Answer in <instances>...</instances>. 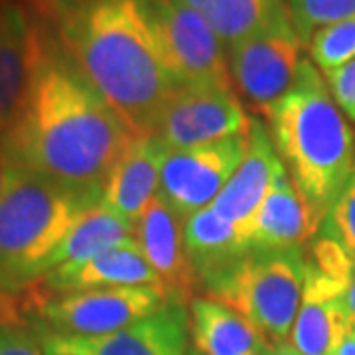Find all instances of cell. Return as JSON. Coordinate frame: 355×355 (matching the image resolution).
<instances>
[{"mask_svg": "<svg viewBox=\"0 0 355 355\" xmlns=\"http://www.w3.org/2000/svg\"><path fill=\"white\" fill-rule=\"evenodd\" d=\"M137 135L44 32L24 105L2 137L12 162L62 186L101 193Z\"/></svg>", "mask_w": 355, "mask_h": 355, "instance_id": "obj_1", "label": "cell"}, {"mask_svg": "<svg viewBox=\"0 0 355 355\" xmlns=\"http://www.w3.org/2000/svg\"><path fill=\"white\" fill-rule=\"evenodd\" d=\"M51 18L81 76L135 135H154L180 85L154 32L148 0H60Z\"/></svg>", "mask_w": 355, "mask_h": 355, "instance_id": "obj_2", "label": "cell"}, {"mask_svg": "<svg viewBox=\"0 0 355 355\" xmlns=\"http://www.w3.org/2000/svg\"><path fill=\"white\" fill-rule=\"evenodd\" d=\"M261 113L279 158L318 225L355 172V132L316 65L302 60L292 87Z\"/></svg>", "mask_w": 355, "mask_h": 355, "instance_id": "obj_3", "label": "cell"}, {"mask_svg": "<svg viewBox=\"0 0 355 355\" xmlns=\"http://www.w3.org/2000/svg\"><path fill=\"white\" fill-rule=\"evenodd\" d=\"M101 203L81 191L16 166L0 200V294L22 296L48 270L77 223Z\"/></svg>", "mask_w": 355, "mask_h": 355, "instance_id": "obj_4", "label": "cell"}, {"mask_svg": "<svg viewBox=\"0 0 355 355\" xmlns=\"http://www.w3.org/2000/svg\"><path fill=\"white\" fill-rule=\"evenodd\" d=\"M306 259L300 247L249 251L202 282L207 298L227 306L265 343L291 340L302 302Z\"/></svg>", "mask_w": 355, "mask_h": 355, "instance_id": "obj_5", "label": "cell"}, {"mask_svg": "<svg viewBox=\"0 0 355 355\" xmlns=\"http://www.w3.org/2000/svg\"><path fill=\"white\" fill-rule=\"evenodd\" d=\"M166 302L170 296L156 286L95 288L42 300L28 310V322L40 334L99 338L148 318Z\"/></svg>", "mask_w": 355, "mask_h": 355, "instance_id": "obj_6", "label": "cell"}, {"mask_svg": "<svg viewBox=\"0 0 355 355\" xmlns=\"http://www.w3.org/2000/svg\"><path fill=\"white\" fill-rule=\"evenodd\" d=\"M302 40L292 24L288 4L263 28L229 48V73L259 113L292 87L300 60Z\"/></svg>", "mask_w": 355, "mask_h": 355, "instance_id": "obj_7", "label": "cell"}, {"mask_svg": "<svg viewBox=\"0 0 355 355\" xmlns=\"http://www.w3.org/2000/svg\"><path fill=\"white\" fill-rule=\"evenodd\" d=\"M154 32L178 85L233 87L223 42L184 0H148Z\"/></svg>", "mask_w": 355, "mask_h": 355, "instance_id": "obj_8", "label": "cell"}, {"mask_svg": "<svg viewBox=\"0 0 355 355\" xmlns=\"http://www.w3.org/2000/svg\"><path fill=\"white\" fill-rule=\"evenodd\" d=\"M251 116L235 87L180 85L160 113L154 137L168 150L211 144L249 135Z\"/></svg>", "mask_w": 355, "mask_h": 355, "instance_id": "obj_9", "label": "cell"}, {"mask_svg": "<svg viewBox=\"0 0 355 355\" xmlns=\"http://www.w3.org/2000/svg\"><path fill=\"white\" fill-rule=\"evenodd\" d=\"M247 135L168 150L158 196L182 221L216 202L245 158Z\"/></svg>", "mask_w": 355, "mask_h": 355, "instance_id": "obj_10", "label": "cell"}, {"mask_svg": "<svg viewBox=\"0 0 355 355\" xmlns=\"http://www.w3.org/2000/svg\"><path fill=\"white\" fill-rule=\"evenodd\" d=\"M40 338L48 355H190V312L186 304L170 300L158 312L109 336Z\"/></svg>", "mask_w": 355, "mask_h": 355, "instance_id": "obj_11", "label": "cell"}, {"mask_svg": "<svg viewBox=\"0 0 355 355\" xmlns=\"http://www.w3.org/2000/svg\"><path fill=\"white\" fill-rule=\"evenodd\" d=\"M119 286H156L164 291L153 266L148 265L140 251L137 239H130L85 261L64 263L48 270L26 291V314L34 304L53 296Z\"/></svg>", "mask_w": 355, "mask_h": 355, "instance_id": "obj_12", "label": "cell"}, {"mask_svg": "<svg viewBox=\"0 0 355 355\" xmlns=\"http://www.w3.org/2000/svg\"><path fill=\"white\" fill-rule=\"evenodd\" d=\"M135 225V239L140 251L160 279L170 300L180 304L191 302V294L200 280L184 247V221L160 196H156Z\"/></svg>", "mask_w": 355, "mask_h": 355, "instance_id": "obj_13", "label": "cell"}, {"mask_svg": "<svg viewBox=\"0 0 355 355\" xmlns=\"http://www.w3.org/2000/svg\"><path fill=\"white\" fill-rule=\"evenodd\" d=\"M40 32L20 4L0 2V139L12 128L32 81Z\"/></svg>", "mask_w": 355, "mask_h": 355, "instance_id": "obj_14", "label": "cell"}, {"mask_svg": "<svg viewBox=\"0 0 355 355\" xmlns=\"http://www.w3.org/2000/svg\"><path fill=\"white\" fill-rule=\"evenodd\" d=\"M347 286L306 261L302 302L288 342L302 355H331L349 330L343 304Z\"/></svg>", "mask_w": 355, "mask_h": 355, "instance_id": "obj_15", "label": "cell"}, {"mask_svg": "<svg viewBox=\"0 0 355 355\" xmlns=\"http://www.w3.org/2000/svg\"><path fill=\"white\" fill-rule=\"evenodd\" d=\"M282 168L270 130L261 119H251L245 158L209 207L247 229Z\"/></svg>", "mask_w": 355, "mask_h": 355, "instance_id": "obj_16", "label": "cell"}, {"mask_svg": "<svg viewBox=\"0 0 355 355\" xmlns=\"http://www.w3.org/2000/svg\"><path fill=\"white\" fill-rule=\"evenodd\" d=\"M168 148L154 135H137L113 166L105 182L101 205L137 223L158 196Z\"/></svg>", "mask_w": 355, "mask_h": 355, "instance_id": "obj_17", "label": "cell"}, {"mask_svg": "<svg viewBox=\"0 0 355 355\" xmlns=\"http://www.w3.org/2000/svg\"><path fill=\"white\" fill-rule=\"evenodd\" d=\"M316 219L282 168L251 219L247 233L254 251L296 249L318 231Z\"/></svg>", "mask_w": 355, "mask_h": 355, "instance_id": "obj_18", "label": "cell"}, {"mask_svg": "<svg viewBox=\"0 0 355 355\" xmlns=\"http://www.w3.org/2000/svg\"><path fill=\"white\" fill-rule=\"evenodd\" d=\"M184 247L200 282L253 251L247 229L231 223L211 207L184 221Z\"/></svg>", "mask_w": 355, "mask_h": 355, "instance_id": "obj_19", "label": "cell"}, {"mask_svg": "<svg viewBox=\"0 0 355 355\" xmlns=\"http://www.w3.org/2000/svg\"><path fill=\"white\" fill-rule=\"evenodd\" d=\"M190 336L202 355H263L266 345L239 314L207 296L191 298Z\"/></svg>", "mask_w": 355, "mask_h": 355, "instance_id": "obj_20", "label": "cell"}, {"mask_svg": "<svg viewBox=\"0 0 355 355\" xmlns=\"http://www.w3.org/2000/svg\"><path fill=\"white\" fill-rule=\"evenodd\" d=\"M135 233H137V225L132 221L116 216L114 211L99 203L69 233V237L55 253L53 268L64 263L85 261L95 254L105 253L113 247L135 239Z\"/></svg>", "mask_w": 355, "mask_h": 355, "instance_id": "obj_21", "label": "cell"}, {"mask_svg": "<svg viewBox=\"0 0 355 355\" xmlns=\"http://www.w3.org/2000/svg\"><path fill=\"white\" fill-rule=\"evenodd\" d=\"M209 22L219 40L231 48L251 36L286 8L284 0H184Z\"/></svg>", "mask_w": 355, "mask_h": 355, "instance_id": "obj_22", "label": "cell"}, {"mask_svg": "<svg viewBox=\"0 0 355 355\" xmlns=\"http://www.w3.org/2000/svg\"><path fill=\"white\" fill-rule=\"evenodd\" d=\"M308 51L312 64L324 73L355 60V16L316 30L308 42Z\"/></svg>", "mask_w": 355, "mask_h": 355, "instance_id": "obj_23", "label": "cell"}, {"mask_svg": "<svg viewBox=\"0 0 355 355\" xmlns=\"http://www.w3.org/2000/svg\"><path fill=\"white\" fill-rule=\"evenodd\" d=\"M288 12L302 44L324 26L355 16V0H288Z\"/></svg>", "mask_w": 355, "mask_h": 355, "instance_id": "obj_24", "label": "cell"}, {"mask_svg": "<svg viewBox=\"0 0 355 355\" xmlns=\"http://www.w3.org/2000/svg\"><path fill=\"white\" fill-rule=\"evenodd\" d=\"M324 235L336 239L355 257V172L324 219Z\"/></svg>", "mask_w": 355, "mask_h": 355, "instance_id": "obj_25", "label": "cell"}, {"mask_svg": "<svg viewBox=\"0 0 355 355\" xmlns=\"http://www.w3.org/2000/svg\"><path fill=\"white\" fill-rule=\"evenodd\" d=\"M0 355H48L38 330L28 320L0 316Z\"/></svg>", "mask_w": 355, "mask_h": 355, "instance_id": "obj_26", "label": "cell"}, {"mask_svg": "<svg viewBox=\"0 0 355 355\" xmlns=\"http://www.w3.org/2000/svg\"><path fill=\"white\" fill-rule=\"evenodd\" d=\"M324 79L340 111L355 123V60L326 71Z\"/></svg>", "mask_w": 355, "mask_h": 355, "instance_id": "obj_27", "label": "cell"}, {"mask_svg": "<svg viewBox=\"0 0 355 355\" xmlns=\"http://www.w3.org/2000/svg\"><path fill=\"white\" fill-rule=\"evenodd\" d=\"M14 170H16V164L12 162L10 154L4 148V142L0 139V200L4 198V193L12 182Z\"/></svg>", "mask_w": 355, "mask_h": 355, "instance_id": "obj_28", "label": "cell"}, {"mask_svg": "<svg viewBox=\"0 0 355 355\" xmlns=\"http://www.w3.org/2000/svg\"><path fill=\"white\" fill-rule=\"evenodd\" d=\"M343 304H345L349 324L355 326V257H352V275H349L347 291H345V296H343Z\"/></svg>", "mask_w": 355, "mask_h": 355, "instance_id": "obj_29", "label": "cell"}, {"mask_svg": "<svg viewBox=\"0 0 355 355\" xmlns=\"http://www.w3.org/2000/svg\"><path fill=\"white\" fill-rule=\"evenodd\" d=\"M331 355H355V326H349L343 340Z\"/></svg>", "mask_w": 355, "mask_h": 355, "instance_id": "obj_30", "label": "cell"}, {"mask_svg": "<svg viewBox=\"0 0 355 355\" xmlns=\"http://www.w3.org/2000/svg\"><path fill=\"white\" fill-rule=\"evenodd\" d=\"M263 355H302L291 342L284 343H266Z\"/></svg>", "mask_w": 355, "mask_h": 355, "instance_id": "obj_31", "label": "cell"}, {"mask_svg": "<svg viewBox=\"0 0 355 355\" xmlns=\"http://www.w3.org/2000/svg\"><path fill=\"white\" fill-rule=\"evenodd\" d=\"M28 4H32L40 14H44V16H53L55 12V6H58V2L60 0H24Z\"/></svg>", "mask_w": 355, "mask_h": 355, "instance_id": "obj_32", "label": "cell"}, {"mask_svg": "<svg viewBox=\"0 0 355 355\" xmlns=\"http://www.w3.org/2000/svg\"><path fill=\"white\" fill-rule=\"evenodd\" d=\"M190 355H202V354H198L196 349H190Z\"/></svg>", "mask_w": 355, "mask_h": 355, "instance_id": "obj_33", "label": "cell"}]
</instances>
